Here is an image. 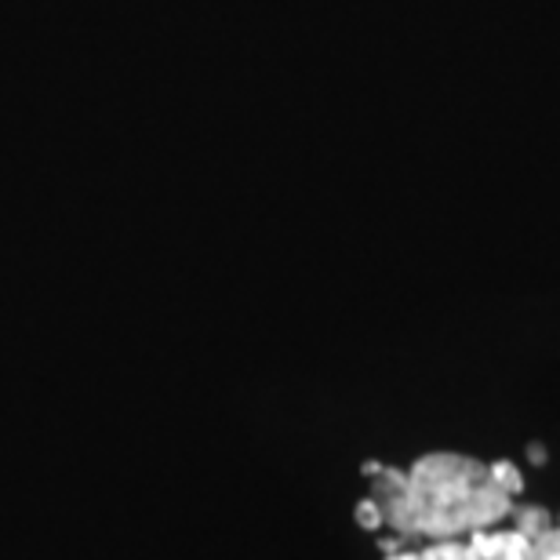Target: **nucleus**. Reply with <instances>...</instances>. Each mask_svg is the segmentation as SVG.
I'll list each match as a JSON object with an SVG mask.
<instances>
[{
	"label": "nucleus",
	"mask_w": 560,
	"mask_h": 560,
	"mask_svg": "<svg viewBox=\"0 0 560 560\" xmlns=\"http://www.w3.org/2000/svg\"><path fill=\"white\" fill-rule=\"evenodd\" d=\"M463 560H532V539L517 528H485L469 532Z\"/></svg>",
	"instance_id": "f03ea898"
},
{
	"label": "nucleus",
	"mask_w": 560,
	"mask_h": 560,
	"mask_svg": "<svg viewBox=\"0 0 560 560\" xmlns=\"http://www.w3.org/2000/svg\"><path fill=\"white\" fill-rule=\"evenodd\" d=\"M419 560H463L466 557V542L458 539H433L425 550H416Z\"/></svg>",
	"instance_id": "39448f33"
},
{
	"label": "nucleus",
	"mask_w": 560,
	"mask_h": 560,
	"mask_svg": "<svg viewBox=\"0 0 560 560\" xmlns=\"http://www.w3.org/2000/svg\"><path fill=\"white\" fill-rule=\"evenodd\" d=\"M357 524H361L364 532H378V528H383V513H378V506H375L372 499L357 502Z\"/></svg>",
	"instance_id": "0eeeda50"
},
{
	"label": "nucleus",
	"mask_w": 560,
	"mask_h": 560,
	"mask_svg": "<svg viewBox=\"0 0 560 560\" xmlns=\"http://www.w3.org/2000/svg\"><path fill=\"white\" fill-rule=\"evenodd\" d=\"M532 560H560V524L546 528L539 539H532Z\"/></svg>",
	"instance_id": "423d86ee"
},
{
	"label": "nucleus",
	"mask_w": 560,
	"mask_h": 560,
	"mask_svg": "<svg viewBox=\"0 0 560 560\" xmlns=\"http://www.w3.org/2000/svg\"><path fill=\"white\" fill-rule=\"evenodd\" d=\"M372 480L368 499L383 513V528L397 539H463L495 528L513 513V495L491 477V466L474 455L425 452L411 469L364 463Z\"/></svg>",
	"instance_id": "f257e3e1"
},
{
	"label": "nucleus",
	"mask_w": 560,
	"mask_h": 560,
	"mask_svg": "<svg viewBox=\"0 0 560 560\" xmlns=\"http://www.w3.org/2000/svg\"><path fill=\"white\" fill-rule=\"evenodd\" d=\"M532 463H546V452H542V447H539V444H535V447H532Z\"/></svg>",
	"instance_id": "6e6552de"
},
{
	"label": "nucleus",
	"mask_w": 560,
	"mask_h": 560,
	"mask_svg": "<svg viewBox=\"0 0 560 560\" xmlns=\"http://www.w3.org/2000/svg\"><path fill=\"white\" fill-rule=\"evenodd\" d=\"M491 466V477H495V485L502 491H510L513 499L524 495V474L517 469V463H510V458H499V463H488Z\"/></svg>",
	"instance_id": "20e7f679"
},
{
	"label": "nucleus",
	"mask_w": 560,
	"mask_h": 560,
	"mask_svg": "<svg viewBox=\"0 0 560 560\" xmlns=\"http://www.w3.org/2000/svg\"><path fill=\"white\" fill-rule=\"evenodd\" d=\"M513 517H517V532L528 535V539H539L546 528L557 524L553 513L546 506H535V502H528V506H513Z\"/></svg>",
	"instance_id": "7ed1b4c3"
}]
</instances>
